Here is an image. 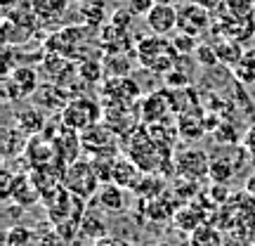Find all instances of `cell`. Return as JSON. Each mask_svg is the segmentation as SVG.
<instances>
[{"label": "cell", "instance_id": "obj_1", "mask_svg": "<svg viewBox=\"0 0 255 246\" xmlns=\"http://www.w3.org/2000/svg\"><path fill=\"white\" fill-rule=\"evenodd\" d=\"M137 59L139 64L156 73H168L175 66V62L180 59L177 47L173 45V40H168L165 36H149L142 38L137 43Z\"/></svg>", "mask_w": 255, "mask_h": 246}, {"label": "cell", "instance_id": "obj_2", "mask_svg": "<svg viewBox=\"0 0 255 246\" xmlns=\"http://www.w3.org/2000/svg\"><path fill=\"white\" fill-rule=\"evenodd\" d=\"M100 119V109H97V104L88 97H78V100H71L66 104V109L62 111V123L66 130H73V133H78V130H88L97 123Z\"/></svg>", "mask_w": 255, "mask_h": 246}, {"label": "cell", "instance_id": "obj_3", "mask_svg": "<svg viewBox=\"0 0 255 246\" xmlns=\"http://www.w3.org/2000/svg\"><path fill=\"white\" fill-rule=\"evenodd\" d=\"M64 185L66 190L81 197V199H88L95 194L97 185H100V178L95 173V166L92 164H85V161H78V164H71V168L66 171L64 175Z\"/></svg>", "mask_w": 255, "mask_h": 246}, {"label": "cell", "instance_id": "obj_4", "mask_svg": "<svg viewBox=\"0 0 255 246\" xmlns=\"http://www.w3.org/2000/svg\"><path fill=\"white\" fill-rule=\"evenodd\" d=\"M180 19H177V31L189 33V36H201L203 31H208L210 26V12L206 5L201 2H184L182 7L177 9Z\"/></svg>", "mask_w": 255, "mask_h": 246}, {"label": "cell", "instance_id": "obj_5", "mask_svg": "<svg viewBox=\"0 0 255 246\" xmlns=\"http://www.w3.org/2000/svg\"><path fill=\"white\" fill-rule=\"evenodd\" d=\"M177 19H180V12L173 2H156L151 12L146 14V24L156 36H170L177 28Z\"/></svg>", "mask_w": 255, "mask_h": 246}, {"label": "cell", "instance_id": "obj_6", "mask_svg": "<svg viewBox=\"0 0 255 246\" xmlns=\"http://www.w3.org/2000/svg\"><path fill=\"white\" fill-rule=\"evenodd\" d=\"M175 166L177 171L187 178H203V175H210V156L201 149H182L180 154L175 156Z\"/></svg>", "mask_w": 255, "mask_h": 246}, {"label": "cell", "instance_id": "obj_7", "mask_svg": "<svg viewBox=\"0 0 255 246\" xmlns=\"http://www.w3.org/2000/svg\"><path fill=\"white\" fill-rule=\"evenodd\" d=\"M38 90V76L31 66H17L12 76H7L5 81V92L7 97H33V92Z\"/></svg>", "mask_w": 255, "mask_h": 246}, {"label": "cell", "instance_id": "obj_8", "mask_svg": "<svg viewBox=\"0 0 255 246\" xmlns=\"http://www.w3.org/2000/svg\"><path fill=\"white\" fill-rule=\"evenodd\" d=\"M33 102H36V107L45 111H64L71 100L66 97V92L62 88L47 83V85H38V90L33 92Z\"/></svg>", "mask_w": 255, "mask_h": 246}, {"label": "cell", "instance_id": "obj_9", "mask_svg": "<svg viewBox=\"0 0 255 246\" xmlns=\"http://www.w3.org/2000/svg\"><path fill=\"white\" fill-rule=\"evenodd\" d=\"M97 201H100V206L104 211L121 213V211L126 209V192L116 183H104L100 187V192H97Z\"/></svg>", "mask_w": 255, "mask_h": 246}, {"label": "cell", "instance_id": "obj_10", "mask_svg": "<svg viewBox=\"0 0 255 246\" xmlns=\"http://www.w3.org/2000/svg\"><path fill=\"white\" fill-rule=\"evenodd\" d=\"M111 183L121 185V187L137 190V185H139V171H137V164H132V159L130 161L119 159L116 164L111 166Z\"/></svg>", "mask_w": 255, "mask_h": 246}, {"label": "cell", "instance_id": "obj_11", "mask_svg": "<svg viewBox=\"0 0 255 246\" xmlns=\"http://www.w3.org/2000/svg\"><path fill=\"white\" fill-rule=\"evenodd\" d=\"M107 95L114 97V104H128V102H132L137 97V85L130 78H116L114 83L107 85Z\"/></svg>", "mask_w": 255, "mask_h": 246}, {"label": "cell", "instance_id": "obj_12", "mask_svg": "<svg viewBox=\"0 0 255 246\" xmlns=\"http://www.w3.org/2000/svg\"><path fill=\"white\" fill-rule=\"evenodd\" d=\"M26 5L36 12L38 19L50 21V19L62 17L64 7H66V0H26Z\"/></svg>", "mask_w": 255, "mask_h": 246}, {"label": "cell", "instance_id": "obj_13", "mask_svg": "<svg viewBox=\"0 0 255 246\" xmlns=\"http://www.w3.org/2000/svg\"><path fill=\"white\" fill-rule=\"evenodd\" d=\"M215 52H218L220 62L229 64L232 69L239 64V59L244 57V50H241V45H239V40H234V38H222L218 45H215Z\"/></svg>", "mask_w": 255, "mask_h": 246}, {"label": "cell", "instance_id": "obj_14", "mask_svg": "<svg viewBox=\"0 0 255 246\" xmlns=\"http://www.w3.org/2000/svg\"><path fill=\"white\" fill-rule=\"evenodd\" d=\"M43 123H45V119H43V114L36 109H26V111H21V114H17V128L24 130V135L40 133V130H43Z\"/></svg>", "mask_w": 255, "mask_h": 246}, {"label": "cell", "instance_id": "obj_15", "mask_svg": "<svg viewBox=\"0 0 255 246\" xmlns=\"http://www.w3.org/2000/svg\"><path fill=\"white\" fill-rule=\"evenodd\" d=\"M177 128H180L182 137H189V140H199V137L206 133V126L201 123V119L194 114V111L182 114V116H180V121H177Z\"/></svg>", "mask_w": 255, "mask_h": 246}, {"label": "cell", "instance_id": "obj_16", "mask_svg": "<svg viewBox=\"0 0 255 246\" xmlns=\"http://www.w3.org/2000/svg\"><path fill=\"white\" fill-rule=\"evenodd\" d=\"M234 76H237L241 83H246V85H251V83L255 81V50L244 52V57H241L239 64L234 66Z\"/></svg>", "mask_w": 255, "mask_h": 246}, {"label": "cell", "instance_id": "obj_17", "mask_svg": "<svg viewBox=\"0 0 255 246\" xmlns=\"http://www.w3.org/2000/svg\"><path fill=\"white\" fill-rule=\"evenodd\" d=\"M81 232L85 235V237H90V239H102V237H107V225H104V220L102 218H92V216H85V218L81 220Z\"/></svg>", "mask_w": 255, "mask_h": 246}, {"label": "cell", "instance_id": "obj_18", "mask_svg": "<svg viewBox=\"0 0 255 246\" xmlns=\"http://www.w3.org/2000/svg\"><path fill=\"white\" fill-rule=\"evenodd\" d=\"M81 14L85 17V21L97 24L104 19V0H83Z\"/></svg>", "mask_w": 255, "mask_h": 246}, {"label": "cell", "instance_id": "obj_19", "mask_svg": "<svg viewBox=\"0 0 255 246\" xmlns=\"http://www.w3.org/2000/svg\"><path fill=\"white\" fill-rule=\"evenodd\" d=\"M7 246H36V237L33 232L26 228H12L7 235Z\"/></svg>", "mask_w": 255, "mask_h": 246}, {"label": "cell", "instance_id": "obj_20", "mask_svg": "<svg viewBox=\"0 0 255 246\" xmlns=\"http://www.w3.org/2000/svg\"><path fill=\"white\" fill-rule=\"evenodd\" d=\"M196 55H199V62L201 64H208V66H215V64L220 62L215 47H210V45H199V47H196Z\"/></svg>", "mask_w": 255, "mask_h": 246}, {"label": "cell", "instance_id": "obj_21", "mask_svg": "<svg viewBox=\"0 0 255 246\" xmlns=\"http://www.w3.org/2000/svg\"><path fill=\"white\" fill-rule=\"evenodd\" d=\"M173 45L177 47V52H180V55H187L189 50H194V45H196V43H194V36H189V33H182V31H180V36L173 38Z\"/></svg>", "mask_w": 255, "mask_h": 246}, {"label": "cell", "instance_id": "obj_22", "mask_svg": "<svg viewBox=\"0 0 255 246\" xmlns=\"http://www.w3.org/2000/svg\"><path fill=\"white\" fill-rule=\"evenodd\" d=\"M154 5H156V0H130V2H128V9H130L132 14H144L146 17Z\"/></svg>", "mask_w": 255, "mask_h": 246}, {"label": "cell", "instance_id": "obj_23", "mask_svg": "<svg viewBox=\"0 0 255 246\" xmlns=\"http://www.w3.org/2000/svg\"><path fill=\"white\" fill-rule=\"evenodd\" d=\"M92 246H130V244H128L126 239H121V237H109V235H107V237L97 239V242H95Z\"/></svg>", "mask_w": 255, "mask_h": 246}, {"label": "cell", "instance_id": "obj_24", "mask_svg": "<svg viewBox=\"0 0 255 246\" xmlns=\"http://www.w3.org/2000/svg\"><path fill=\"white\" fill-rule=\"evenodd\" d=\"M244 147L248 149V154L255 156V126L251 128V130L246 133V137H244Z\"/></svg>", "mask_w": 255, "mask_h": 246}, {"label": "cell", "instance_id": "obj_25", "mask_svg": "<svg viewBox=\"0 0 255 246\" xmlns=\"http://www.w3.org/2000/svg\"><path fill=\"white\" fill-rule=\"evenodd\" d=\"M246 192L248 194H251V197H255V173L251 175V178H248L246 180Z\"/></svg>", "mask_w": 255, "mask_h": 246}, {"label": "cell", "instance_id": "obj_26", "mask_svg": "<svg viewBox=\"0 0 255 246\" xmlns=\"http://www.w3.org/2000/svg\"><path fill=\"white\" fill-rule=\"evenodd\" d=\"M220 2H222V0H220Z\"/></svg>", "mask_w": 255, "mask_h": 246}]
</instances>
